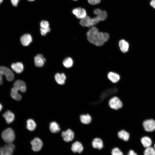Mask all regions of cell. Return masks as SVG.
<instances>
[{
    "label": "cell",
    "mask_w": 155,
    "mask_h": 155,
    "mask_svg": "<svg viewBox=\"0 0 155 155\" xmlns=\"http://www.w3.org/2000/svg\"><path fill=\"white\" fill-rule=\"evenodd\" d=\"M87 36L90 42L98 46L102 45L109 38L108 33L99 32L98 29L94 26H92L87 32Z\"/></svg>",
    "instance_id": "1"
},
{
    "label": "cell",
    "mask_w": 155,
    "mask_h": 155,
    "mask_svg": "<svg viewBox=\"0 0 155 155\" xmlns=\"http://www.w3.org/2000/svg\"><path fill=\"white\" fill-rule=\"evenodd\" d=\"M3 140L7 144L12 143L15 139V134L13 130L9 128L4 130L2 133Z\"/></svg>",
    "instance_id": "2"
},
{
    "label": "cell",
    "mask_w": 155,
    "mask_h": 155,
    "mask_svg": "<svg viewBox=\"0 0 155 155\" xmlns=\"http://www.w3.org/2000/svg\"><path fill=\"white\" fill-rule=\"evenodd\" d=\"M118 89L116 87H113L107 89L102 92L100 96V99L98 102H93L91 103L92 104H97L103 101L106 98L116 93Z\"/></svg>",
    "instance_id": "3"
},
{
    "label": "cell",
    "mask_w": 155,
    "mask_h": 155,
    "mask_svg": "<svg viewBox=\"0 0 155 155\" xmlns=\"http://www.w3.org/2000/svg\"><path fill=\"white\" fill-rule=\"evenodd\" d=\"M15 148L12 143L7 144L0 148V155H12Z\"/></svg>",
    "instance_id": "4"
},
{
    "label": "cell",
    "mask_w": 155,
    "mask_h": 155,
    "mask_svg": "<svg viewBox=\"0 0 155 155\" xmlns=\"http://www.w3.org/2000/svg\"><path fill=\"white\" fill-rule=\"evenodd\" d=\"M108 104L110 107L114 110H118L122 107L123 103L119 98L115 96L109 100Z\"/></svg>",
    "instance_id": "5"
},
{
    "label": "cell",
    "mask_w": 155,
    "mask_h": 155,
    "mask_svg": "<svg viewBox=\"0 0 155 155\" xmlns=\"http://www.w3.org/2000/svg\"><path fill=\"white\" fill-rule=\"evenodd\" d=\"M0 72L4 75L8 81H11L14 78V75L12 71L5 67L0 66Z\"/></svg>",
    "instance_id": "6"
},
{
    "label": "cell",
    "mask_w": 155,
    "mask_h": 155,
    "mask_svg": "<svg viewBox=\"0 0 155 155\" xmlns=\"http://www.w3.org/2000/svg\"><path fill=\"white\" fill-rule=\"evenodd\" d=\"M144 129L148 132H151L155 130V121L152 119H148L144 121L143 123Z\"/></svg>",
    "instance_id": "7"
},
{
    "label": "cell",
    "mask_w": 155,
    "mask_h": 155,
    "mask_svg": "<svg viewBox=\"0 0 155 155\" xmlns=\"http://www.w3.org/2000/svg\"><path fill=\"white\" fill-rule=\"evenodd\" d=\"M31 144L32 146V149L35 152L40 150L43 146L42 142L39 138L36 137L32 140Z\"/></svg>",
    "instance_id": "8"
},
{
    "label": "cell",
    "mask_w": 155,
    "mask_h": 155,
    "mask_svg": "<svg viewBox=\"0 0 155 155\" xmlns=\"http://www.w3.org/2000/svg\"><path fill=\"white\" fill-rule=\"evenodd\" d=\"M62 136L65 142H68L72 141L74 139V133L71 129H68L62 132Z\"/></svg>",
    "instance_id": "9"
},
{
    "label": "cell",
    "mask_w": 155,
    "mask_h": 155,
    "mask_svg": "<svg viewBox=\"0 0 155 155\" xmlns=\"http://www.w3.org/2000/svg\"><path fill=\"white\" fill-rule=\"evenodd\" d=\"M72 13L78 19H82L87 16L85 9L81 8L74 9L72 11Z\"/></svg>",
    "instance_id": "10"
},
{
    "label": "cell",
    "mask_w": 155,
    "mask_h": 155,
    "mask_svg": "<svg viewBox=\"0 0 155 155\" xmlns=\"http://www.w3.org/2000/svg\"><path fill=\"white\" fill-rule=\"evenodd\" d=\"M84 150L82 144L79 141H76L73 143L71 146V150L74 153H81Z\"/></svg>",
    "instance_id": "11"
},
{
    "label": "cell",
    "mask_w": 155,
    "mask_h": 155,
    "mask_svg": "<svg viewBox=\"0 0 155 155\" xmlns=\"http://www.w3.org/2000/svg\"><path fill=\"white\" fill-rule=\"evenodd\" d=\"M94 13L96 15L100 21L104 20L107 17V13L105 11H102L100 9H96L94 11Z\"/></svg>",
    "instance_id": "12"
},
{
    "label": "cell",
    "mask_w": 155,
    "mask_h": 155,
    "mask_svg": "<svg viewBox=\"0 0 155 155\" xmlns=\"http://www.w3.org/2000/svg\"><path fill=\"white\" fill-rule=\"evenodd\" d=\"M34 63L36 66L38 67H42L44 65L46 59L43 55L41 54L38 55L34 58Z\"/></svg>",
    "instance_id": "13"
},
{
    "label": "cell",
    "mask_w": 155,
    "mask_h": 155,
    "mask_svg": "<svg viewBox=\"0 0 155 155\" xmlns=\"http://www.w3.org/2000/svg\"><path fill=\"white\" fill-rule=\"evenodd\" d=\"M13 87L22 92H25L26 90V85L22 80H16L13 84Z\"/></svg>",
    "instance_id": "14"
},
{
    "label": "cell",
    "mask_w": 155,
    "mask_h": 155,
    "mask_svg": "<svg viewBox=\"0 0 155 155\" xmlns=\"http://www.w3.org/2000/svg\"><path fill=\"white\" fill-rule=\"evenodd\" d=\"M22 44L24 46L28 45L31 42L32 38L31 36L29 34H25L23 35L20 39Z\"/></svg>",
    "instance_id": "15"
},
{
    "label": "cell",
    "mask_w": 155,
    "mask_h": 155,
    "mask_svg": "<svg viewBox=\"0 0 155 155\" xmlns=\"http://www.w3.org/2000/svg\"><path fill=\"white\" fill-rule=\"evenodd\" d=\"M7 123L10 124L15 119V115L13 113L10 111H7L3 115Z\"/></svg>",
    "instance_id": "16"
},
{
    "label": "cell",
    "mask_w": 155,
    "mask_h": 155,
    "mask_svg": "<svg viewBox=\"0 0 155 155\" xmlns=\"http://www.w3.org/2000/svg\"><path fill=\"white\" fill-rule=\"evenodd\" d=\"M92 147L98 150L102 149L103 147V144L102 140L99 138H95L92 143Z\"/></svg>",
    "instance_id": "17"
},
{
    "label": "cell",
    "mask_w": 155,
    "mask_h": 155,
    "mask_svg": "<svg viewBox=\"0 0 155 155\" xmlns=\"http://www.w3.org/2000/svg\"><path fill=\"white\" fill-rule=\"evenodd\" d=\"M11 67L14 71L18 73H21L24 69L23 65L21 62L13 63L11 65Z\"/></svg>",
    "instance_id": "18"
},
{
    "label": "cell",
    "mask_w": 155,
    "mask_h": 155,
    "mask_svg": "<svg viewBox=\"0 0 155 155\" xmlns=\"http://www.w3.org/2000/svg\"><path fill=\"white\" fill-rule=\"evenodd\" d=\"M119 46L121 51L123 53L127 52L128 50L129 44L125 40L122 39L119 42Z\"/></svg>",
    "instance_id": "19"
},
{
    "label": "cell",
    "mask_w": 155,
    "mask_h": 155,
    "mask_svg": "<svg viewBox=\"0 0 155 155\" xmlns=\"http://www.w3.org/2000/svg\"><path fill=\"white\" fill-rule=\"evenodd\" d=\"M55 77L56 82L59 84L63 85L65 83L66 77L64 73H57L55 74Z\"/></svg>",
    "instance_id": "20"
},
{
    "label": "cell",
    "mask_w": 155,
    "mask_h": 155,
    "mask_svg": "<svg viewBox=\"0 0 155 155\" xmlns=\"http://www.w3.org/2000/svg\"><path fill=\"white\" fill-rule=\"evenodd\" d=\"M107 76L108 79L113 83L117 82L120 79V76L118 74L112 72H109Z\"/></svg>",
    "instance_id": "21"
},
{
    "label": "cell",
    "mask_w": 155,
    "mask_h": 155,
    "mask_svg": "<svg viewBox=\"0 0 155 155\" xmlns=\"http://www.w3.org/2000/svg\"><path fill=\"white\" fill-rule=\"evenodd\" d=\"M19 90L15 87H13L11 90V95L12 98L14 100L19 101L22 98L21 95L19 93Z\"/></svg>",
    "instance_id": "22"
},
{
    "label": "cell",
    "mask_w": 155,
    "mask_h": 155,
    "mask_svg": "<svg viewBox=\"0 0 155 155\" xmlns=\"http://www.w3.org/2000/svg\"><path fill=\"white\" fill-rule=\"evenodd\" d=\"M80 119L82 123L88 124L91 122L92 118L90 115L86 114L81 115L80 116Z\"/></svg>",
    "instance_id": "23"
},
{
    "label": "cell",
    "mask_w": 155,
    "mask_h": 155,
    "mask_svg": "<svg viewBox=\"0 0 155 155\" xmlns=\"http://www.w3.org/2000/svg\"><path fill=\"white\" fill-rule=\"evenodd\" d=\"M118 136L119 138L125 141H127L129 138V134L124 130H121L118 133Z\"/></svg>",
    "instance_id": "24"
},
{
    "label": "cell",
    "mask_w": 155,
    "mask_h": 155,
    "mask_svg": "<svg viewBox=\"0 0 155 155\" xmlns=\"http://www.w3.org/2000/svg\"><path fill=\"white\" fill-rule=\"evenodd\" d=\"M141 142L143 146L146 148L150 147L152 144V141L150 138L147 136L142 137Z\"/></svg>",
    "instance_id": "25"
},
{
    "label": "cell",
    "mask_w": 155,
    "mask_h": 155,
    "mask_svg": "<svg viewBox=\"0 0 155 155\" xmlns=\"http://www.w3.org/2000/svg\"><path fill=\"white\" fill-rule=\"evenodd\" d=\"M50 129L51 131L53 133H57L60 130L59 125L55 121L52 122L50 125Z\"/></svg>",
    "instance_id": "26"
},
{
    "label": "cell",
    "mask_w": 155,
    "mask_h": 155,
    "mask_svg": "<svg viewBox=\"0 0 155 155\" xmlns=\"http://www.w3.org/2000/svg\"><path fill=\"white\" fill-rule=\"evenodd\" d=\"M36 124L34 121L29 119L27 121V128L30 131H34L36 128Z\"/></svg>",
    "instance_id": "27"
},
{
    "label": "cell",
    "mask_w": 155,
    "mask_h": 155,
    "mask_svg": "<svg viewBox=\"0 0 155 155\" xmlns=\"http://www.w3.org/2000/svg\"><path fill=\"white\" fill-rule=\"evenodd\" d=\"M73 60L70 57L65 58L63 61V65L66 68H70L73 65Z\"/></svg>",
    "instance_id": "28"
},
{
    "label": "cell",
    "mask_w": 155,
    "mask_h": 155,
    "mask_svg": "<svg viewBox=\"0 0 155 155\" xmlns=\"http://www.w3.org/2000/svg\"><path fill=\"white\" fill-rule=\"evenodd\" d=\"M100 20L97 17L93 18H90L88 22L87 27L93 26L98 23Z\"/></svg>",
    "instance_id": "29"
},
{
    "label": "cell",
    "mask_w": 155,
    "mask_h": 155,
    "mask_svg": "<svg viewBox=\"0 0 155 155\" xmlns=\"http://www.w3.org/2000/svg\"><path fill=\"white\" fill-rule=\"evenodd\" d=\"M144 155H155V150L152 147L146 148L144 151Z\"/></svg>",
    "instance_id": "30"
},
{
    "label": "cell",
    "mask_w": 155,
    "mask_h": 155,
    "mask_svg": "<svg viewBox=\"0 0 155 155\" xmlns=\"http://www.w3.org/2000/svg\"><path fill=\"white\" fill-rule=\"evenodd\" d=\"M90 18L89 16H86L84 18L81 19L80 23L83 27H87L88 22Z\"/></svg>",
    "instance_id": "31"
},
{
    "label": "cell",
    "mask_w": 155,
    "mask_h": 155,
    "mask_svg": "<svg viewBox=\"0 0 155 155\" xmlns=\"http://www.w3.org/2000/svg\"><path fill=\"white\" fill-rule=\"evenodd\" d=\"M112 155H123V152L117 147L113 148L111 150Z\"/></svg>",
    "instance_id": "32"
},
{
    "label": "cell",
    "mask_w": 155,
    "mask_h": 155,
    "mask_svg": "<svg viewBox=\"0 0 155 155\" xmlns=\"http://www.w3.org/2000/svg\"><path fill=\"white\" fill-rule=\"evenodd\" d=\"M41 28H47L49 27V22L46 21L42 20L40 23Z\"/></svg>",
    "instance_id": "33"
},
{
    "label": "cell",
    "mask_w": 155,
    "mask_h": 155,
    "mask_svg": "<svg viewBox=\"0 0 155 155\" xmlns=\"http://www.w3.org/2000/svg\"><path fill=\"white\" fill-rule=\"evenodd\" d=\"M50 27L44 28H41L40 29L41 34L42 36H45L48 32L50 31Z\"/></svg>",
    "instance_id": "34"
},
{
    "label": "cell",
    "mask_w": 155,
    "mask_h": 155,
    "mask_svg": "<svg viewBox=\"0 0 155 155\" xmlns=\"http://www.w3.org/2000/svg\"><path fill=\"white\" fill-rule=\"evenodd\" d=\"M101 0H88V1L91 5H95L99 3Z\"/></svg>",
    "instance_id": "35"
},
{
    "label": "cell",
    "mask_w": 155,
    "mask_h": 155,
    "mask_svg": "<svg viewBox=\"0 0 155 155\" xmlns=\"http://www.w3.org/2000/svg\"><path fill=\"white\" fill-rule=\"evenodd\" d=\"M20 0H11V3L14 6H17Z\"/></svg>",
    "instance_id": "36"
},
{
    "label": "cell",
    "mask_w": 155,
    "mask_h": 155,
    "mask_svg": "<svg viewBox=\"0 0 155 155\" xmlns=\"http://www.w3.org/2000/svg\"><path fill=\"white\" fill-rule=\"evenodd\" d=\"M127 155H137L133 150H130Z\"/></svg>",
    "instance_id": "37"
},
{
    "label": "cell",
    "mask_w": 155,
    "mask_h": 155,
    "mask_svg": "<svg viewBox=\"0 0 155 155\" xmlns=\"http://www.w3.org/2000/svg\"><path fill=\"white\" fill-rule=\"evenodd\" d=\"M150 5L155 9V0H152L150 3Z\"/></svg>",
    "instance_id": "38"
},
{
    "label": "cell",
    "mask_w": 155,
    "mask_h": 155,
    "mask_svg": "<svg viewBox=\"0 0 155 155\" xmlns=\"http://www.w3.org/2000/svg\"><path fill=\"white\" fill-rule=\"evenodd\" d=\"M3 75L0 72V85H1L3 83L2 75Z\"/></svg>",
    "instance_id": "39"
},
{
    "label": "cell",
    "mask_w": 155,
    "mask_h": 155,
    "mask_svg": "<svg viewBox=\"0 0 155 155\" xmlns=\"http://www.w3.org/2000/svg\"><path fill=\"white\" fill-rule=\"evenodd\" d=\"M2 106L1 105V104L0 103V111L2 110Z\"/></svg>",
    "instance_id": "40"
},
{
    "label": "cell",
    "mask_w": 155,
    "mask_h": 155,
    "mask_svg": "<svg viewBox=\"0 0 155 155\" xmlns=\"http://www.w3.org/2000/svg\"><path fill=\"white\" fill-rule=\"evenodd\" d=\"M3 0H0V4L2 2Z\"/></svg>",
    "instance_id": "41"
},
{
    "label": "cell",
    "mask_w": 155,
    "mask_h": 155,
    "mask_svg": "<svg viewBox=\"0 0 155 155\" xmlns=\"http://www.w3.org/2000/svg\"><path fill=\"white\" fill-rule=\"evenodd\" d=\"M29 1H34V0H28Z\"/></svg>",
    "instance_id": "42"
},
{
    "label": "cell",
    "mask_w": 155,
    "mask_h": 155,
    "mask_svg": "<svg viewBox=\"0 0 155 155\" xmlns=\"http://www.w3.org/2000/svg\"><path fill=\"white\" fill-rule=\"evenodd\" d=\"M154 148L155 149V144L154 145Z\"/></svg>",
    "instance_id": "43"
},
{
    "label": "cell",
    "mask_w": 155,
    "mask_h": 155,
    "mask_svg": "<svg viewBox=\"0 0 155 155\" xmlns=\"http://www.w3.org/2000/svg\"><path fill=\"white\" fill-rule=\"evenodd\" d=\"M74 1H77V0H73Z\"/></svg>",
    "instance_id": "44"
}]
</instances>
